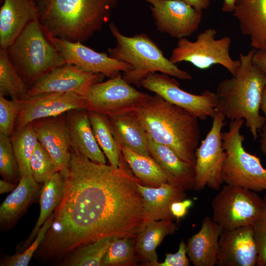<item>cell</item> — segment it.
<instances>
[{"mask_svg":"<svg viewBox=\"0 0 266 266\" xmlns=\"http://www.w3.org/2000/svg\"><path fill=\"white\" fill-rule=\"evenodd\" d=\"M128 166L123 157L115 168L71 147L64 196L40 245L43 256L61 257L108 237L136 238L146 221L140 181Z\"/></svg>","mask_w":266,"mask_h":266,"instance_id":"obj_1","label":"cell"},{"mask_svg":"<svg viewBox=\"0 0 266 266\" xmlns=\"http://www.w3.org/2000/svg\"><path fill=\"white\" fill-rule=\"evenodd\" d=\"M38 20L51 37L83 42L100 32L119 0H32Z\"/></svg>","mask_w":266,"mask_h":266,"instance_id":"obj_2","label":"cell"},{"mask_svg":"<svg viewBox=\"0 0 266 266\" xmlns=\"http://www.w3.org/2000/svg\"><path fill=\"white\" fill-rule=\"evenodd\" d=\"M132 113L153 139L195 166L200 135L198 118L157 94Z\"/></svg>","mask_w":266,"mask_h":266,"instance_id":"obj_3","label":"cell"},{"mask_svg":"<svg viewBox=\"0 0 266 266\" xmlns=\"http://www.w3.org/2000/svg\"><path fill=\"white\" fill-rule=\"evenodd\" d=\"M255 49L239 54L240 66L230 78L222 80L216 90L215 110L231 120L243 119L254 140L265 123L260 114L262 93L266 87V73L252 62Z\"/></svg>","mask_w":266,"mask_h":266,"instance_id":"obj_4","label":"cell"},{"mask_svg":"<svg viewBox=\"0 0 266 266\" xmlns=\"http://www.w3.org/2000/svg\"><path fill=\"white\" fill-rule=\"evenodd\" d=\"M109 27L115 39L116 45L107 49L108 55L132 66V70L122 74L129 84L140 86L144 78L156 72L181 80L192 79L188 72L181 69L166 58L148 34L141 33L127 36L120 32L114 22H111Z\"/></svg>","mask_w":266,"mask_h":266,"instance_id":"obj_5","label":"cell"},{"mask_svg":"<svg viewBox=\"0 0 266 266\" xmlns=\"http://www.w3.org/2000/svg\"><path fill=\"white\" fill-rule=\"evenodd\" d=\"M6 50L29 88L66 64L52 37L45 32L38 19L29 23Z\"/></svg>","mask_w":266,"mask_h":266,"instance_id":"obj_6","label":"cell"},{"mask_svg":"<svg viewBox=\"0 0 266 266\" xmlns=\"http://www.w3.org/2000/svg\"><path fill=\"white\" fill-rule=\"evenodd\" d=\"M244 122L242 119L231 120L229 130L221 133L223 147L227 154L222 179L226 184L257 193L266 191V168L259 157L243 147L245 137L240 130Z\"/></svg>","mask_w":266,"mask_h":266,"instance_id":"obj_7","label":"cell"},{"mask_svg":"<svg viewBox=\"0 0 266 266\" xmlns=\"http://www.w3.org/2000/svg\"><path fill=\"white\" fill-rule=\"evenodd\" d=\"M216 31L210 28L200 33L195 41H190L187 37L178 39L169 59L175 64L188 62L200 69L219 65L234 75L240 66V61L233 60L230 56L232 39L228 36L216 39Z\"/></svg>","mask_w":266,"mask_h":266,"instance_id":"obj_8","label":"cell"},{"mask_svg":"<svg viewBox=\"0 0 266 266\" xmlns=\"http://www.w3.org/2000/svg\"><path fill=\"white\" fill-rule=\"evenodd\" d=\"M264 203L257 192L226 184L212 200V219L223 230L253 225Z\"/></svg>","mask_w":266,"mask_h":266,"instance_id":"obj_9","label":"cell"},{"mask_svg":"<svg viewBox=\"0 0 266 266\" xmlns=\"http://www.w3.org/2000/svg\"><path fill=\"white\" fill-rule=\"evenodd\" d=\"M149 96L127 83L121 72L106 81L91 85L84 95L86 110L108 117L133 112Z\"/></svg>","mask_w":266,"mask_h":266,"instance_id":"obj_10","label":"cell"},{"mask_svg":"<svg viewBox=\"0 0 266 266\" xmlns=\"http://www.w3.org/2000/svg\"><path fill=\"white\" fill-rule=\"evenodd\" d=\"M225 117L216 111L210 130L195 151L194 190L206 186L219 190L223 183L222 171L227 154L222 145V129L226 125Z\"/></svg>","mask_w":266,"mask_h":266,"instance_id":"obj_11","label":"cell"},{"mask_svg":"<svg viewBox=\"0 0 266 266\" xmlns=\"http://www.w3.org/2000/svg\"><path fill=\"white\" fill-rule=\"evenodd\" d=\"M140 86L182 108L199 119L204 120L209 117L213 118L215 114V92L206 90L200 95L187 92L180 87L174 77L167 74L152 73L141 81Z\"/></svg>","mask_w":266,"mask_h":266,"instance_id":"obj_12","label":"cell"},{"mask_svg":"<svg viewBox=\"0 0 266 266\" xmlns=\"http://www.w3.org/2000/svg\"><path fill=\"white\" fill-rule=\"evenodd\" d=\"M150 8L157 30L179 39L193 34L199 28L202 11L181 0H145Z\"/></svg>","mask_w":266,"mask_h":266,"instance_id":"obj_13","label":"cell"},{"mask_svg":"<svg viewBox=\"0 0 266 266\" xmlns=\"http://www.w3.org/2000/svg\"><path fill=\"white\" fill-rule=\"evenodd\" d=\"M20 110L15 131L33 122L58 116L73 109L87 108L84 96L73 93L50 92L18 100Z\"/></svg>","mask_w":266,"mask_h":266,"instance_id":"obj_14","label":"cell"},{"mask_svg":"<svg viewBox=\"0 0 266 266\" xmlns=\"http://www.w3.org/2000/svg\"><path fill=\"white\" fill-rule=\"evenodd\" d=\"M52 39L66 63L74 65L85 71L101 73L111 78L121 72L133 69L130 64L112 58L106 53L97 52L81 42L57 37Z\"/></svg>","mask_w":266,"mask_h":266,"instance_id":"obj_15","label":"cell"},{"mask_svg":"<svg viewBox=\"0 0 266 266\" xmlns=\"http://www.w3.org/2000/svg\"><path fill=\"white\" fill-rule=\"evenodd\" d=\"M218 244L217 266H257L258 250L252 225L223 230Z\"/></svg>","mask_w":266,"mask_h":266,"instance_id":"obj_16","label":"cell"},{"mask_svg":"<svg viewBox=\"0 0 266 266\" xmlns=\"http://www.w3.org/2000/svg\"><path fill=\"white\" fill-rule=\"evenodd\" d=\"M65 114L31 123L38 142L50 155L57 171L63 173L68 166L71 149Z\"/></svg>","mask_w":266,"mask_h":266,"instance_id":"obj_17","label":"cell"},{"mask_svg":"<svg viewBox=\"0 0 266 266\" xmlns=\"http://www.w3.org/2000/svg\"><path fill=\"white\" fill-rule=\"evenodd\" d=\"M101 73L85 71L70 64L56 68L31 87L28 96L50 93H73L84 96L91 85L102 81Z\"/></svg>","mask_w":266,"mask_h":266,"instance_id":"obj_18","label":"cell"},{"mask_svg":"<svg viewBox=\"0 0 266 266\" xmlns=\"http://www.w3.org/2000/svg\"><path fill=\"white\" fill-rule=\"evenodd\" d=\"M37 19L32 0H4L0 8V49H7L27 25Z\"/></svg>","mask_w":266,"mask_h":266,"instance_id":"obj_19","label":"cell"},{"mask_svg":"<svg viewBox=\"0 0 266 266\" xmlns=\"http://www.w3.org/2000/svg\"><path fill=\"white\" fill-rule=\"evenodd\" d=\"M233 12L253 49L266 52V0H236Z\"/></svg>","mask_w":266,"mask_h":266,"instance_id":"obj_20","label":"cell"},{"mask_svg":"<svg viewBox=\"0 0 266 266\" xmlns=\"http://www.w3.org/2000/svg\"><path fill=\"white\" fill-rule=\"evenodd\" d=\"M147 138L151 156L165 172L168 183L185 191L194 189L195 166L182 160L173 150L156 142L148 134Z\"/></svg>","mask_w":266,"mask_h":266,"instance_id":"obj_21","label":"cell"},{"mask_svg":"<svg viewBox=\"0 0 266 266\" xmlns=\"http://www.w3.org/2000/svg\"><path fill=\"white\" fill-rule=\"evenodd\" d=\"M71 147L81 154L98 163L106 164V159L94 134L88 111L73 109L65 114Z\"/></svg>","mask_w":266,"mask_h":266,"instance_id":"obj_22","label":"cell"},{"mask_svg":"<svg viewBox=\"0 0 266 266\" xmlns=\"http://www.w3.org/2000/svg\"><path fill=\"white\" fill-rule=\"evenodd\" d=\"M223 229L209 216L202 222L200 231L189 238L187 254L195 266L216 265L219 239Z\"/></svg>","mask_w":266,"mask_h":266,"instance_id":"obj_23","label":"cell"},{"mask_svg":"<svg viewBox=\"0 0 266 266\" xmlns=\"http://www.w3.org/2000/svg\"><path fill=\"white\" fill-rule=\"evenodd\" d=\"M137 185L143 200L146 223L152 220H173L171 205L186 198L185 190L168 182L157 187L145 186L140 182Z\"/></svg>","mask_w":266,"mask_h":266,"instance_id":"obj_24","label":"cell"},{"mask_svg":"<svg viewBox=\"0 0 266 266\" xmlns=\"http://www.w3.org/2000/svg\"><path fill=\"white\" fill-rule=\"evenodd\" d=\"M108 118L118 146H123L139 154L151 157L147 133L132 112Z\"/></svg>","mask_w":266,"mask_h":266,"instance_id":"obj_25","label":"cell"},{"mask_svg":"<svg viewBox=\"0 0 266 266\" xmlns=\"http://www.w3.org/2000/svg\"><path fill=\"white\" fill-rule=\"evenodd\" d=\"M176 230V225L171 219L148 221L136 238L135 248L139 257L148 266H157V247L166 235Z\"/></svg>","mask_w":266,"mask_h":266,"instance_id":"obj_26","label":"cell"},{"mask_svg":"<svg viewBox=\"0 0 266 266\" xmlns=\"http://www.w3.org/2000/svg\"><path fill=\"white\" fill-rule=\"evenodd\" d=\"M38 183L33 176L20 177L18 185L0 205L1 224L13 222L25 210L39 188Z\"/></svg>","mask_w":266,"mask_h":266,"instance_id":"obj_27","label":"cell"},{"mask_svg":"<svg viewBox=\"0 0 266 266\" xmlns=\"http://www.w3.org/2000/svg\"><path fill=\"white\" fill-rule=\"evenodd\" d=\"M119 147L125 161L142 184L157 187L168 182L165 172L152 157L139 154L123 146Z\"/></svg>","mask_w":266,"mask_h":266,"instance_id":"obj_28","label":"cell"},{"mask_svg":"<svg viewBox=\"0 0 266 266\" xmlns=\"http://www.w3.org/2000/svg\"><path fill=\"white\" fill-rule=\"evenodd\" d=\"M64 175L60 171L55 172L44 183L40 196L39 217L29 238L24 245V247L26 248L29 244H31L40 227L60 204L64 196Z\"/></svg>","mask_w":266,"mask_h":266,"instance_id":"obj_29","label":"cell"},{"mask_svg":"<svg viewBox=\"0 0 266 266\" xmlns=\"http://www.w3.org/2000/svg\"><path fill=\"white\" fill-rule=\"evenodd\" d=\"M88 111L96 139L108 160L109 165L117 168L123 156L114 138L108 116L94 111Z\"/></svg>","mask_w":266,"mask_h":266,"instance_id":"obj_30","label":"cell"},{"mask_svg":"<svg viewBox=\"0 0 266 266\" xmlns=\"http://www.w3.org/2000/svg\"><path fill=\"white\" fill-rule=\"evenodd\" d=\"M10 137L20 177L33 176L30 160L38 141L32 124L15 130Z\"/></svg>","mask_w":266,"mask_h":266,"instance_id":"obj_31","label":"cell"},{"mask_svg":"<svg viewBox=\"0 0 266 266\" xmlns=\"http://www.w3.org/2000/svg\"><path fill=\"white\" fill-rule=\"evenodd\" d=\"M29 89L11 62L6 49H0V96L20 100L28 95Z\"/></svg>","mask_w":266,"mask_h":266,"instance_id":"obj_32","label":"cell"},{"mask_svg":"<svg viewBox=\"0 0 266 266\" xmlns=\"http://www.w3.org/2000/svg\"><path fill=\"white\" fill-rule=\"evenodd\" d=\"M114 237H108L77 247L65 263L71 266H102L103 257Z\"/></svg>","mask_w":266,"mask_h":266,"instance_id":"obj_33","label":"cell"},{"mask_svg":"<svg viewBox=\"0 0 266 266\" xmlns=\"http://www.w3.org/2000/svg\"><path fill=\"white\" fill-rule=\"evenodd\" d=\"M135 238L114 237L103 257L102 266L135 265L138 256L135 248Z\"/></svg>","mask_w":266,"mask_h":266,"instance_id":"obj_34","label":"cell"},{"mask_svg":"<svg viewBox=\"0 0 266 266\" xmlns=\"http://www.w3.org/2000/svg\"><path fill=\"white\" fill-rule=\"evenodd\" d=\"M30 165L33 176L37 183H44L57 172L50 155L39 142L32 154Z\"/></svg>","mask_w":266,"mask_h":266,"instance_id":"obj_35","label":"cell"},{"mask_svg":"<svg viewBox=\"0 0 266 266\" xmlns=\"http://www.w3.org/2000/svg\"><path fill=\"white\" fill-rule=\"evenodd\" d=\"M19 173L10 137L0 133V173L7 181L16 182Z\"/></svg>","mask_w":266,"mask_h":266,"instance_id":"obj_36","label":"cell"},{"mask_svg":"<svg viewBox=\"0 0 266 266\" xmlns=\"http://www.w3.org/2000/svg\"><path fill=\"white\" fill-rule=\"evenodd\" d=\"M20 110L18 100L0 96V133L10 136L14 133Z\"/></svg>","mask_w":266,"mask_h":266,"instance_id":"obj_37","label":"cell"},{"mask_svg":"<svg viewBox=\"0 0 266 266\" xmlns=\"http://www.w3.org/2000/svg\"><path fill=\"white\" fill-rule=\"evenodd\" d=\"M53 221L52 214L43 224L34 241L30 246L22 253H17L8 258L4 261L3 266H27L29 264L31 258L37 249L40 246L45 236L51 227Z\"/></svg>","mask_w":266,"mask_h":266,"instance_id":"obj_38","label":"cell"},{"mask_svg":"<svg viewBox=\"0 0 266 266\" xmlns=\"http://www.w3.org/2000/svg\"><path fill=\"white\" fill-rule=\"evenodd\" d=\"M263 200L264 205L252 225L258 250L257 266H266V194Z\"/></svg>","mask_w":266,"mask_h":266,"instance_id":"obj_39","label":"cell"},{"mask_svg":"<svg viewBox=\"0 0 266 266\" xmlns=\"http://www.w3.org/2000/svg\"><path fill=\"white\" fill-rule=\"evenodd\" d=\"M190 265V260L187 256L186 245L181 240L177 252L171 254H166L164 262L158 263L157 266H188Z\"/></svg>","mask_w":266,"mask_h":266,"instance_id":"obj_40","label":"cell"},{"mask_svg":"<svg viewBox=\"0 0 266 266\" xmlns=\"http://www.w3.org/2000/svg\"><path fill=\"white\" fill-rule=\"evenodd\" d=\"M192 204L193 201L190 199H184L173 202L170 206V211L173 218L179 220L184 217Z\"/></svg>","mask_w":266,"mask_h":266,"instance_id":"obj_41","label":"cell"},{"mask_svg":"<svg viewBox=\"0 0 266 266\" xmlns=\"http://www.w3.org/2000/svg\"><path fill=\"white\" fill-rule=\"evenodd\" d=\"M252 62L260 70L266 73V52L255 50Z\"/></svg>","mask_w":266,"mask_h":266,"instance_id":"obj_42","label":"cell"},{"mask_svg":"<svg viewBox=\"0 0 266 266\" xmlns=\"http://www.w3.org/2000/svg\"><path fill=\"white\" fill-rule=\"evenodd\" d=\"M193 7L199 11L207 9L210 4L211 0H181Z\"/></svg>","mask_w":266,"mask_h":266,"instance_id":"obj_43","label":"cell"},{"mask_svg":"<svg viewBox=\"0 0 266 266\" xmlns=\"http://www.w3.org/2000/svg\"><path fill=\"white\" fill-rule=\"evenodd\" d=\"M17 186L6 180H0V193L4 194L15 189Z\"/></svg>","mask_w":266,"mask_h":266,"instance_id":"obj_44","label":"cell"},{"mask_svg":"<svg viewBox=\"0 0 266 266\" xmlns=\"http://www.w3.org/2000/svg\"><path fill=\"white\" fill-rule=\"evenodd\" d=\"M236 0H223L222 11L224 12H233Z\"/></svg>","mask_w":266,"mask_h":266,"instance_id":"obj_45","label":"cell"},{"mask_svg":"<svg viewBox=\"0 0 266 266\" xmlns=\"http://www.w3.org/2000/svg\"><path fill=\"white\" fill-rule=\"evenodd\" d=\"M260 109L264 112L265 118V125L262 129H266V87L264 88L262 93Z\"/></svg>","mask_w":266,"mask_h":266,"instance_id":"obj_46","label":"cell"},{"mask_svg":"<svg viewBox=\"0 0 266 266\" xmlns=\"http://www.w3.org/2000/svg\"><path fill=\"white\" fill-rule=\"evenodd\" d=\"M260 140V147L263 154L266 156V129H262Z\"/></svg>","mask_w":266,"mask_h":266,"instance_id":"obj_47","label":"cell"}]
</instances>
